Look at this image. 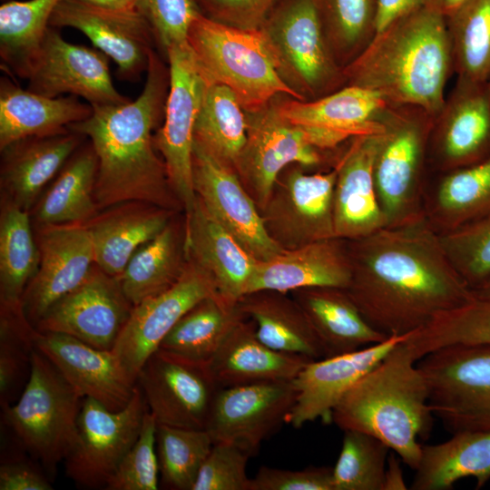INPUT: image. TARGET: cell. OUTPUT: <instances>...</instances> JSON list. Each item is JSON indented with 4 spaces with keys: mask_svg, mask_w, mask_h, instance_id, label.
I'll list each match as a JSON object with an SVG mask.
<instances>
[{
    "mask_svg": "<svg viewBox=\"0 0 490 490\" xmlns=\"http://www.w3.org/2000/svg\"><path fill=\"white\" fill-rule=\"evenodd\" d=\"M352 265L347 240L338 238L284 250L257 261L246 294L261 290L282 293L313 287L348 289Z\"/></svg>",
    "mask_w": 490,
    "mask_h": 490,
    "instance_id": "4316f807",
    "label": "cell"
},
{
    "mask_svg": "<svg viewBox=\"0 0 490 490\" xmlns=\"http://www.w3.org/2000/svg\"><path fill=\"white\" fill-rule=\"evenodd\" d=\"M434 116L407 104H387L376 133L373 175L386 227L425 218L427 149Z\"/></svg>",
    "mask_w": 490,
    "mask_h": 490,
    "instance_id": "5b68a950",
    "label": "cell"
},
{
    "mask_svg": "<svg viewBox=\"0 0 490 490\" xmlns=\"http://www.w3.org/2000/svg\"><path fill=\"white\" fill-rule=\"evenodd\" d=\"M187 40L204 78L229 87L245 112L258 111L281 93L302 101L279 76L260 29H240L199 12Z\"/></svg>",
    "mask_w": 490,
    "mask_h": 490,
    "instance_id": "8992f818",
    "label": "cell"
},
{
    "mask_svg": "<svg viewBox=\"0 0 490 490\" xmlns=\"http://www.w3.org/2000/svg\"><path fill=\"white\" fill-rule=\"evenodd\" d=\"M387 104L376 93L348 84L317 99L291 98L275 106L281 116L300 127L317 148L328 152L355 136L377 132Z\"/></svg>",
    "mask_w": 490,
    "mask_h": 490,
    "instance_id": "603a6c76",
    "label": "cell"
},
{
    "mask_svg": "<svg viewBox=\"0 0 490 490\" xmlns=\"http://www.w3.org/2000/svg\"><path fill=\"white\" fill-rule=\"evenodd\" d=\"M60 0L8 1L0 6V56L9 73L27 78Z\"/></svg>",
    "mask_w": 490,
    "mask_h": 490,
    "instance_id": "60d3db41",
    "label": "cell"
},
{
    "mask_svg": "<svg viewBox=\"0 0 490 490\" xmlns=\"http://www.w3.org/2000/svg\"><path fill=\"white\" fill-rule=\"evenodd\" d=\"M136 10L150 24L164 54L188 43L190 25L200 12L194 0H136Z\"/></svg>",
    "mask_w": 490,
    "mask_h": 490,
    "instance_id": "816d5d0a",
    "label": "cell"
},
{
    "mask_svg": "<svg viewBox=\"0 0 490 490\" xmlns=\"http://www.w3.org/2000/svg\"><path fill=\"white\" fill-rule=\"evenodd\" d=\"M169 86V68L153 50L143 89L134 101L93 106L90 117L68 127L88 137L95 152L98 208L138 201L171 209L172 188L152 134L164 117Z\"/></svg>",
    "mask_w": 490,
    "mask_h": 490,
    "instance_id": "7a4b0ae2",
    "label": "cell"
},
{
    "mask_svg": "<svg viewBox=\"0 0 490 490\" xmlns=\"http://www.w3.org/2000/svg\"><path fill=\"white\" fill-rule=\"evenodd\" d=\"M388 446L356 430H345L332 467L333 490H383Z\"/></svg>",
    "mask_w": 490,
    "mask_h": 490,
    "instance_id": "7dc6e473",
    "label": "cell"
},
{
    "mask_svg": "<svg viewBox=\"0 0 490 490\" xmlns=\"http://www.w3.org/2000/svg\"><path fill=\"white\" fill-rule=\"evenodd\" d=\"M157 421L145 413L140 435L109 479L107 490H156L159 461L156 450Z\"/></svg>",
    "mask_w": 490,
    "mask_h": 490,
    "instance_id": "f907efd6",
    "label": "cell"
},
{
    "mask_svg": "<svg viewBox=\"0 0 490 490\" xmlns=\"http://www.w3.org/2000/svg\"><path fill=\"white\" fill-rule=\"evenodd\" d=\"M429 406L452 434L490 431V345H451L417 360Z\"/></svg>",
    "mask_w": 490,
    "mask_h": 490,
    "instance_id": "9c48e42d",
    "label": "cell"
},
{
    "mask_svg": "<svg viewBox=\"0 0 490 490\" xmlns=\"http://www.w3.org/2000/svg\"><path fill=\"white\" fill-rule=\"evenodd\" d=\"M490 157V86L457 79L434 116L429 134V171L437 174Z\"/></svg>",
    "mask_w": 490,
    "mask_h": 490,
    "instance_id": "9a60e30c",
    "label": "cell"
},
{
    "mask_svg": "<svg viewBox=\"0 0 490 490\" xmlns=\"http://www.w3.org/2000/svg\"><path fill=\"white\" fill-rule=\"evenodd\" d=\"M183 260V242L169 223L133 254L117 277L125 297L135 306L168 289L181 276L187 263Z\"/></svg>",
    "mask_w": 490,
    "mask_h": 490,
    "instance_id": "f35d334b",
    "label": "cell"
},
{
    "mask_svg": "<svg viewBox=\"0 0 490 490\" xmlns=\"http://www.w3.org/2000/svg\"><path fill=\"white\" fill-rule=\"evenodd\" d=\"M292 293L320 340L326 358L388 338L368 322L346 289L313 287Z\"/></svg>",
    "mask_w": 490,
    "mask_h": 490,
    "instance_id": "d6a6232c",
    "label": "cell"
},
{
    "mask_svg": "<svg viewBox=\"0 0 490 490\" xmlns=\"http://www.w3.org/2000/svg\"><path fill=\"white\" fill-rule=\"evenodd\" d=\"M193 134L194 144L236 171L247 140V117L229 87L207 81Z\"/></svg>",
    "mask_w": 490,
    "mask_h": 490,
    "instance_id": "74e56055",
    "label": "cell"
},
{
    "mask_svg": "<svg viewBox=\"0 0 490 490\" xmlns=\"http://www.w3.org/2000/svg\"><path fill=\"white\" fill-rule=\"evenodd\" d=\"M239 306L255 324L259 339L270 348L316 360L324 348L301 307L286 293L261 290L243 296Z\"/></svg>",
    "mask_w": 490,
    "mask_h": 490,
    "instance_id": "e575fe53",
    "label": "cell"
},
{
    "mask_svg": "<svg viewBox=\"0 0 490 490\" xmlns=\"http://www.w3.org/2000/svg\"><path fill=\"white\" fill-rule=\"evenodd\" d=\"M39 265L27 211L11 203L0 220L1 307H22L24 292Z\"/></svg>",
    "mask_w": 490,
    "mask_h": 490,
    "instance_id": "b9f144b4",
    "label": "cell"
},
{
    "mask_svg": "<svg viewBox=\"0 0 490 490\" xmlns=\"http://www.w3.org/2000/svg\"><path fill=\"white\" fill-rule=\"evenodd\" d=\"M33 343L83 397L93 398L112 411L124 408L131 401L136 383L112 350L35 328Z\"/></svg>",
    "mask_w": 490,
    "mask_h": 490,
    "instance_id": "cb8c5ba5",
    "label": "cell"
},
{
    "mask_svg": "<svg viewBox=\"0 0 490 490\" xmlns=\"http://www.w3.org/2000/svg\"><path fill=\"white\" fill-rule=\"evenodd\" d=\"M83 398L34 348L29 378L17 401L4 409L5 422L24 449L54 471L74 446Z\"/></svg>",
    "mask_w": 490,
    "mask_h": 490,
    "instance_id": "52a82bcc",
    "label": "cell"
},
{
    "mask_svg": "<svg viewBox=\"0 0 490 490\" xmlns=\"http://www.w3.org/2000/svg\"><path fill=\"white\" fill-rule=\"evenodd\" d=\"M39 265L22 297V310L32 325L62 297L79 287L94 264L86 223L43 225L38 237Z\"/></svg>",
    "mask_w": 490,
    "mask_h": 490,
    "instance_id": "7402d4cb",
    "label": "cell"
},
{
    "mask_svg": "<svg viewBox=\"0 0 490 490\" xmlns=\"http://www.w3.org/2000/svg\"><path fill=\"white\" fill-rule=\"evenodd\" d=\"M97 157L92 146L83 148L66 162L36 211L42 225L85 223L98 209L94 199Z\"/></svg>",
    "mask_w": 490,
    "mask_h": 490,
    "instance_id": "ab89813d",
    "label": "cell"
},
{
    "mask_svg": "<svg viewBox=\"0 0 490 490\" xmlns=\"http://www.w3.org/2000/svg\"><path fill=\"white\" fill-rule=\"evenodd\" d=\"M208 17L245 30L260 29L279 0H198Z\"/></svg>",
    "mask_w": 490,
    "mask_h": 490,
    "instance_id": "11a10c76",
    "label": "cell"
},
{
    "mask_svg": "<svg viewBox=\"0 0 490 490\" xmlns=\"http://www.w3.org/2000/svg\"><path fill=\"white\" fill-rule=\"evenodd\" d=\"M472 291L475 299L490 300V276L472 289Z\"/></svg>",
    "mask_w": 490,
    "mask_h": 490,
    "instance_id": "6125c7cd",
    "label": "cell"
},
{
    "mask_svg": "<svg viewBox=\"0 0 490 490\" xmlns=\"http://www.w3.org/2000/svg\"><path fill=\"white\" fill-rule=\"evenodd\" d=\"M165 55L170 86L163 124L153 142L163 158L170 186L183 205L188 220L197 201L192 179L193 133L207 80L188 43L170 47Z\"/></svg>",
    "mask_w": 490,
    "mask_h": 490,
    "instance_id": "30bf717a",
    "label": "cell"
},
{
    "mask_svg": "<svg viewBox=\"0 0 490 490\" xmlns=\"http://www.w3.org/2000/svg\"><path fill=\"white\" fill-rule=\"evenodd\" d=\"M412 490H446L466 477L476 489L490 480V431H463L436 445H422Z\"/></svg>",
    "mask_w": 490,
    "mask_h": 490,
    "instance_id": "836d02e7",
    "label": "cell"
},
{
    "mask_svg": "<svg viewBox=\"0 0 490 490\" xmlns=\"http://www.w3.org/2000/svg\"><path fill=\"white\" fill-rule=\"evenodd\" d=\"M346 85L378 94L388 104L420 107L435 116L454 74L446 17L422 5L376 33L343 69Z\"/></svg>",
    "mask_w": 490,
    "mask_h": 490,
    "instance_id": "3957f363",
    "label": "cell"
},
{
    "mask_svg": "<svg viewBox=\"0 0 490 490\" xmlns=\"http://www.w3.org/2000/svg\"><path fill=\"white\" fill-rule=\"evenodd\" d=\"M457 79L490 81V0H466L446 17Z\"/></svg>",
    "mask_w": 490,
    "mask_h": 490,
    "instance_id": "7bdbcfd3",
    "label": "cell"
},
{
    "mask_svg": "<svg viewBox=\"0 0 490 490\" xmlns=\"http://www.w3.org/2000/svg\"><path fill=\"white\" fill-rule=\"evenodd\" d=\"M132 307L118 278L96 266L79 287L45 312L34 328L65 334L96 348L112 350Z\"/></svg>",
    "mask_w": 490,
    "mask_h": 490,
    "instance_id": "ffe728a7",
    "label": "cell"
},
{
    "mask_svg": "<svg viewBox=\"0 0 490 490\" xmlns=\"http://www.w3.org/2000/svg\"><path fill=\"white\" fill-rule=\"evenodd\" d=\"M26 79L29 91L46 97L69 93L83 98L92 106L130 101L113 85L106 54L65 41L51 25Z\"/></svg>",
    "mask_w": 490,
    "mask_h": 490,
    "instance_id": "2e32d148",
    "label": "cell"
},
{
    "mask_svg": "<svg viewBox=\"0 0 490 490\" xmlns=\"http://www.w3.org/2000/svg\"><path fill=\"white\" fill-rule=\"evenodd\" d=\"M136 384L157 424L193 429H205L220 388L207 366L161 348L147 358Z\"/></svg>",
    "mask_w": 490,
    "mask_h": 490,
    "instance_id": "e0dca14e",
    "label": "cell"
},
{
    "mask_svg": "<svg viewBox=\"0 0 490 490\" xmlns=\"http://www.w3.org/2000/svg\"><path fill=\"white\" fill-rule=\"evenodd\" d=\"M147 411L137 384L131 401L119 411L84 397L78 416L77 439L64 460L66 475L83 487L105 488L136 442Z\"/></svg>",
    "mask_w": 490,
    "mask_h": 490,
    "instance_id": "8fae6325",
    "label": "cell"
},
{
    "mask_svg": "<svg viewBox=\"0 0 490 490\" xmlns=\"http://www.w3.org/2000/svg\"><path fill=\"white\" fill-rule=\"evenodd\" d=\"M114 207L86 224L93 240L94 265L118 277L133 254L168 226L171 212L138 201Z\"/></svg>",
    "mask_w": 490,
    "mask_h": 490,
    "instance_id": "4dcf8cb0",
    "label": "cell"
},
{
    "mask_svg": "<svg viewBox=\"0 0 490 490\" xmlns=\"http://www.w3.org/2000/svg\"><path fill=\"white\" fill-rule=\"evenodd\" d=\"M250 456L229 443L213 444L192 490H250L247 463Z\"/></svg>",
    "mask_w": 490,
    "mask_h": 490,
    "instance_id": "f5cc1de1",
    "label": "cell"
},
{
    "mask_svg": "<svg viewBox=\"0 0 490 490\" xmlns=\"http://www.w3.org/2000/svg\"><path fill=\"white\" fill-rule=\"evenodd\" d=\"M83 136L69 129L24 139L1 150V179L11 203L28 211L44 186L76 152Z\"/></svg>",
    "mask_w": 490,
    "mask_h": 490,
    "instance_id": "1f68e13d",
    "label": "cell"
},
{
    "mask_svg": "<svg viewBox=\"0 0 490 490\" xmlns=\"http://www.w3.org/2000/svg\"><path fill=\"white\" fill-rule=\"evenodd\" d=\"M213 444L206 429L158 424L156 450L162 485L173 490H192Z\"/></svg>",
    "mask_w": 490,
    "mask_h": 490,
    "instance_id": "bcb514c9",
    "label": "cell"
},
{
    "mask_svg": "<svg viewBox=\"0 0 490 490\" xmlns=\"http://www.w3.org/2000/svg\"><path fill=\"white\" fill-rule=\"evenodd\" d=\"M183 249L186 260L201 268L217 292L238 303L245 296L257 260L204 208L197 198L185 221Z\"/></svg>",
    "mask_w": 490,
    "mask_h": 490,
    "instance_id": "83f0119b",
    "label": "cell"
},
{
    "mask_svg": "<svg viewBox=\"0 0 490 490\" xmlns=\"http://www.w3.org/2000/svg\"><path fill=\"white\" fill-rule=\"evenodd\" d=\"M405 343L416 360L446 346L490 345V300L475 298L443 312L410 334Z\"/></svg>",
    "mask_w": 490,
    "mask_h": 490,
    "instance_id": "f6af8a7d",
    "label": "cell"
},
{
    "mask_svg": "<svg viewBox=\"0 0 490 490\" xmlns=\"http://www.w3.org/2000/svg\"><path fill=\"white\" fill-rule=\"evenodd\" d=\"M281 79L302 101L346 85L326 40L314 0H279L260 28Z\"/></svg>",
    "mask_w": 490,
    "mask_h": 490,
    "instance_id": "ba28073f",
    "label": "cell"
},
{
    "mask_svg": "<svg viewBox=\"0 0 490 490\" xmlns=\"http://www.w3.org/2000/svg\"><path fill=\"white\" fill-rule=\"evenodd\" d=\"M347 244L352 265L347 290L368 322L387 337L409 336L475 299L426 218Z\"/></svg>",
    "mask_w": 490,
    "mask_h": 490,
    "instance_id": "6da1fadb",
    "label": "cell"
},
{
    "mask_svg": "<svg viewBox=\"0 0 490 490\" xmlns=\"http://www.w3.org/2000/svg\"><path fill=\"white\" fill-rule=\"evenodd\" d=\"M245 318L233 327L207 364L219 387L293 380L313 360L270 348L257 337L254 322Z\"/></svg>",
    "mask_w": 490,
    "mask_h": 490,
    "instance_id": "f1b7e54d",
    "label": "cell"
},
{
    "mask_svg": "<svg viewBox=\"0 0 490 490\" xmlns=\"http://www.w3.org/2000/svg\"><path fill=\"white\" fill-rule=\"evenodd\" d=\"M490 212V157L438 174L426 193L425 218L443 233Z\"/></svg>",
    "mask_w": 490,
    "mask_h": 490,
    "instance_id": "d590c367",
    "label": "cell"
},
{
    "mask_svg": "<svg viewBox=\"0 0 490 490\" xmlns=\"http://www.w3.org/2000/svg\"><path fill=\"white\" fill-rule=\"evenodd\" d=\"M426 0H377L375 27L376 33L425 5Z\"/></svg>",
    "mask_w": 490,
    "mask_h": 490,
    "instance_id": "6f0895ef",
    "label": "cell"
},
{
    "mask_svg": "<svg viewBox=\"0 0 490 490\" xmlns=\"http://www.w3.org/2000/svg\"><path fill=\"white\" fill-rule=\"evenodd\" d=\"M83 2L110 9L134 10L136 0H81Z\"/></svg>",
    "mask_w": 490,
    "mask_h": 490,
    "instance_id": "94428289",
    "label": "cell"
},
{
    "mask_svg": "<svg viewBox=\"0 0 490 490\" xmlns=\"http://www.w3.org/2000/svg\"><path fill=\"white\" fill-rule=\"evenodd\" d=\"M34 328L22 308H2L0 331V401L3 409L14 404L15 397L26 384L31 370ZM24 389V387H23Z\"/></svg>",
    "mask_w": 490,
    "mask_h": 490,
    "instance_id": "c3c4849f",
    "label": "cell"
},
{
    "mask_svg": "<svg viewBox=\"0 0 490 490\" xmlns=\"http://www.w3.org/2000/svg\"><path fill=\"white\" fill-rule=\"evenodd\" d=\"M404 340L348 389L332 410L331 421L343 431L377 438L415 469L419 439L427 438L434 414L426 377Z\"/></svg>",
    "mask_w": 490,
    "mask_h": 490,
    "instance_id": "277c9868",
    "label": "cell"
},
{
    "mask_svg": "<svg viewBox=\"0 0 490 490\" xmlns=\"http://www.w3.org/2000/svg\"><path fill=\"white\" fill-rule=\"evenodd\" d=\"M407 336L387 339L355 351L309 361L293 379L295 404L286 423L299 428L318 418L331 421V412L348 389Z\"/></svg>",
    "mask_w": 490,
    "mask_h": 490,
    "instance_id": "d4e9b609",
    "label": "cell"
},
{
    "mask_svg": "<svg viewBox=\"0 0 490 490\" xmlns=\"http://www.w3.org/2000/svg\"><path fill=\"white\" fill-rule=\"evenodd\" d=\"M245 318L239 302H230L217 292L188 310L165 336L159 348L207 366L230 331Z\"/></svg>",
    "mask_w": 490,
    "mask_h": 490,
    "instance_id": "8d00e7d4",
    "label": "cell"
},
{
    "mask_svg": "<svg viewBox=\"0 0 490 490\" xmlns=\"http://www.w3.org/2000/svg\"><path fill=\"white\" fill-rule=\"evenodd\" d=\"M399 459L394 454L387 457L383 490H405L407 488Z\"/></svg>",
    "mask_w": 490,
    "mask_h": 490,
    "instance_id": "680465c9",
    "label": "cell"
},
{
    "mask_svg": "<svg viewBox=\"0 0 490 490\" xmlns=\"http://www.w3.org/2000/svg\"><path fill=\"white\" fill-rule=\"evenodd\" d=\"M250 490H333L332 468L289 470L262 466L250 478Z\"/></svg>",
    "mask_w": 490,
    "mask_h": 490,
    "instance_id": "db71d44e",
    "label": "cell"
},
{
    "mask_svg": "<svg viewBox=\"0 0 490 490\" xmlns=\"http://www.w3.org/2000/svg\"><path fill=\"white\" fill-rule=\"evenodd\" d=\"M465 1L466 0H426L425 5L446 17Z\"/></svg>",
    "mask_w": 490,
    "mask_h": 490,
    "instance_id": "91938a15",
    "label": "cell"
},
{
    "mask_svg": "<svg viewBox=\"0 0 490 490\" xmlns=\"http://www.w3.org/2000/svg\"><path fill=\"white\" fill-rule=\"evenodd\" d=\"M438 234L447 259L471 289L490 276V212Z\"/></svg>",
    "mask_w": 490,
    "mask_h": 490,
    "instance_id": "681fc988",
    "label": "cell"
},
{
    "mask_svg": "<svg viewBox=\"0 0 490 490\" xmlns=\"http://www.w3.org/2000/svg\"><path fill=\"white\" fill-rule=\"evenodd\" d=\"M314 3L329 49L344 69L376 34L377 0H314Z\"/></svg>",
    "mask_w": 490,
    "mask_h": 490,
    "instance_id": "ee69618b",
    "label": "cell"
},
{
    "mask_svg": "<svg viewBox=\"0 0 490 490\" xmlns=\"http://www.w3.org/2000/svg\"><path fill=\"white\" fill-rule=\"evenodd\" d=\"M245 113L247 140L236 172L261 212L288 165L318 166L326 151L317 148L300 127L281 116L272 101L258 111Z\"/></svg>",
    "mask_w": 490,
    "mask_h": 490,
    "instance_id": "7c38bea8",
    "label": "cell"
},
{
    "mask_svg": "<svg viewBox=\"0 0 490 490\" xmlns=\"http://www.w3.org/2000/svg\"><path fill=\"white\" fill-rule=\"evenodd\" d=\"M488 83H489V86H490V81Z\"/></svg>",
    "mask_w": 490,
    "mask_h": 490,
    "instance_id": "be15d7a7",
    "label": "cell"
},
{
    "mask_svg": "<svg viewBox=\"0 0 490 490\" xmlns=\"http://www.w3.org/2000/svg\"><path fill=\"white\" fill-rule=\"evenodd\" d=\"M299 167L278 178L261 211L269 234L284 250L336 238L335 167L314 173Z\"/></svg>",
    "mask_w": 490,
    "mask_h": 490,
    "instance_id": "4fadbf2b",
    "label": "cell"
},
{
    "mask_svg": "<svg viewBox=\"0 0 490 490\" xmlns=\"http://www.w3.org/2000/svg\"><path fill=\"white\" fill-rule=\"evenodd\" d=\"M93 108L76 96L46 97L0 81V150L31 137L54 135L90 117Z\"/></svg>",
    "mask_w": 490,
    "mask_h": 490,
    "instance_id": "f546056e",
    "label": "cell"
},
{
    "mask_svg": "<svg viewBox=\"0 0 490 490\" xmlns=\"http://www.w3.org/2000/svg\"><path fill=\"white\" fill-rule=\"evenodd\" d=\"M215 293L216 287L209 275L187 260L181 276L172 287L132 307L112 351L135 383L147 358L159 348L178 320Z\"/></svg>",
    "mask_w": 490,
    "mask_h": 490,
    "instance_id": "ac0fdd59",
    "label": "cell"
},
{
    "mask_svg": "<svg viewBox=\"0 0 490 490\" xmlns=\"http://www.w3.org/2000/svg\"><path fill=\"white\" fill-rule=\"evenodd\" d=\"M376 133L351 138L334 165L337 171L333 194L336 238L361 239L387 225L373 175Z\"/></svg>",
    "mask_w": 490,
    "mask_h": 490,
    "instance_id": "484cf974",
    "label": "cell"
},
{
    "mask_svg": "<svg viewBox=\"0 0 490 490\" xmlns=\"http://www.w3.org/2000/svg\"><path fill=\"white\" fill-rule=\"evenodd\" d=\"M296 397L293 380L220 387L205 429L214 444L235 445L251 457L286 423Z\"/></svg>",
    "mask_w": 490,
    "mask_h": 490,
    "instance_id": "5bb4252c",
    "label": "cell"
},
{
    "mask_svg": "<svg viewBox=\"0 0 490 490\" xmlns=\"http://www.w3.org/2000/svg\"><path fill=\"white\" fill-rule=\"evenodd\" d=\"M1 490H51L48 479L32 466L22 463L4 464L0 467Z\"/></svg>",
    "mask_w": 490,
    "mask_h": 490,
    "instance_id": "9f6ffc18",
    "label": "cell"
},
{
    "mask_svg": "<svg viewBox=\"0 0 490 490\" xmlns=\"http://www.w3.org/2000/svg\"><path fill=\"white\" fill-rule=\"evenodd\" d=\"M50 25L82 32L96 49L113 60L118 77L130 82L146 73L152 45L157 43L150 24L136 9H110L81 0H60Z\"/></svg>",
    "mask_w": 490,
    "mask_h": 490,
    "instance_id": "44dd1931",
    "label": "cell"
},
{
    "mask_svg": "<svg viewBox=\"0 0 490 490\" xmlns=\"http://www.w3.org/2000/svg\"><path fill=\"white\" fill-rule=\"evenodd\" d=\"M192 179L196 196L207 211L258 261L284 250L269 234L237 172L194 143Z\"/></svg>",
    "mask_w": 490,
    "mask_h": 490,
    "instance_id": "d6986e66",
    "label": "cell"
}]
</instances>
